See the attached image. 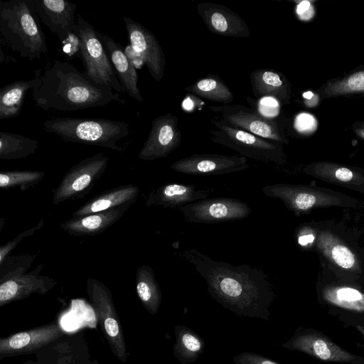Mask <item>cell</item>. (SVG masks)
<instances>
[{
	"label": "cell",
	"mask_w": 364,
	"mask_h": 364,
	"mask_svg": "<svg viewBox=\"0 0 364 364\" xmlns=\"http://www.w3.org/2000/svg\"><path fill=\"white\" fill-rule=\"evenodd\" d=\"M178 255L205 279L210 296L239 316L269 321L277 298L267 275L247 264L215 260L192 248Z\"/></svg>",
	"instance_id": "1"
},
{
	"label": "cell",
	"mask_w": 364,
	"mask_h": 364,
	"mask_svg": "<svg viewBox=\"0 0 364 364\" xmlns=\"http://www.w3.org/2000/svg\"><path fill=\"white\" fill-rule=\"evenodd\" d=\"M32 97L42 109L59 112L103 107L113 101L126 103L111 87L96 83L85 73L60 60L43 73L40 70V81L32 90Z\"/></svg>",
	"instance_id": "2"
},
{
	"label": "cell",
	"mask_w": 364,
	"mask_h": 364,
	"mask_svg": "<svg viewBox=\"0 0 364 364\" xmlns=\"http://www.w3.org/2000/svg\"><path fill=\"white\" fill-rule=\"evenodd\" d=\"M0 32L9 48L26 60L40 59L48 51L33 0L1 1Z\"/></svg>",
	"instance_id": "3"
},
{
	"label": "cell",
	"mask_w": 364,
	"mask_h": 364,
	"mask_svg": "<svg viewBox=\"0 0 364 364\" xmlns=\"http://www.w3.org/2000/svg\"><path fill=\"white\" fill-rule=\"evenodd\" d=\"M46 132L65 141L123 151L119 141L129 134V124L107 119L52 117L43 122Z\"/></svg>",
	"instance_id": "4"
},
{
	"label": "cell",
	"mask_w": 364,
	"mask_h": 364,
	"mask_svg": "<svg viewBox=\"0 0 364 364\" xmlns=\"http://www.w3.org/2000/svg\"><path fill=\"white\" fill-rule=\"evenodd\" d=\"M212 122L215 128L209 132L213 143L227 146L240 156L262 163L276 165L286 163L281 143L233 128L217 117L213 118Z\"/></svg>",
	"instance_id": "5"
},
{
	"label": "cell",
	"mask_w": 364,
	"mask_h": 364,
	"mask_svg": "<svg viewBox=\"0 0 364 364\" xmlns=\"http://www.w3.org/2000/svg\"><path fill=\"white\" fill-rule=\"evenodd\" d=\"M74 32L80 40V55L85 73L96 83L109 86L120 94L124 92L98 31L78 16Z\"/></svg>",
	"instance_id": "6"
},
{
	"label": "cell",
	"mask_w": 364,
	"mask_h": 364,
	"mask_svg": "<svg viewBox=\"0 0 364 364\" xmlns=\"http://www.w3.org/2000/svg\"><path fill=\"white\" fill-rule=\"evenodd\" d=\"M262 190L267 197L281 200L296 215L314 208L346 206L353 203V199L336 191L307 185L275 183L263 186Z\"/></svg>",
	"instance_id": "7"
},
{
	"label": "cell",
	"mask_w": 364,
	"mask_h": 364,
	"mask_svg": "<svg viewBox=\"0 0 364 364\" xmlns=\"http://www.w3.org/2000/svg\"><path fill=\"white\" fill-rule=\"evenodd\" d=\"M86 291L112 353L125 363L127 359V345L111 291L102 282L89 277L86 281Z\"/></svg>",
	"instance_id": "8"
},
{
	"label": "cell",
	"mask_w": 364,
	"mask_h": 364,
	"mask_svg": "<svg viewBox=\"0 0 364 364\" xmlns=\"http://www.w3.org/2000/svg\"><path fill=\"white\" fill-rule=\"evenodd\" d=\"M109 161L105 153L100 152L73 166L53 191V205L77 200L86 196L105 172Z\"/></svg>",
	"instance_id": "9"
},
{
	"label": "cell",
	"mask_w": 364,
	"mask_h": 364,
	"mask_svg": "<svg viewBox=\"0 0 364 364\" xmlns=\"http://www.w3.org/2000/svg\"><path fill=\"white\" fill-rule=\"evenodd\" d=\"M282 346L290 350L304 353L322 361L364 364V358L346 350L327 336L314 329H296Z\"/></svg>",
	"instance_id": "10"
},
{
	"label": "cell",
	"mask_w": 364,
	"mask_h": 364,
	"mask_svg": "<svg viewBox=\"0 0 364 364\" xmlns=\"http://www.w3.org/2000/svg\"><path fill=\"white\" fill-rule=\"evenodd\" d=\"M218 119L233 128L243 130L259 137L279 143H286L280 125L273 118L240 105L210 106Z\"/></svg>",
	"instance_id": "11"
},
{
	"label": "cell",
	"mask_w": 364,
	"mask_h": 364,
	"mask_svg": "<svg viewBox=\"0 0 364 364\" xmlns=\"http://www.w3.org/2000/svg\"><path fill=\"white\" fill-rule=\"evenodd\" d=\"M186 221L213 224L244 219L252 213L244 201L232 198L200 200L178 208Z\"/></svg>",
	"instance_id": "12"
},
{
	"label": "cell",
	"mask_w": 364,
	"mask_h": 364,
	"mask_svg": "<svg viewBox=\"0 0 364 364\" xmlns=\"http://www.w3.org/2000/svg\"><path fill=\"white\" fill-rule=\"evenodd\" d=\"M43 264L26 272L28 267H20L15 270L1 275L0 307L21 299L33 294H46L58 282L46 275H41Z\"/></svg>",
	"instance_id": "13"
},
{
	"label": "cell",
	"mask_w": 364,
	"mask_h": 364,
	"mask_svg": "<svg viewBox=\"0 0 364 364\" xmlns=\"http://www.w3.org/2000/svg\"><path fill=\"white\" fill-rule=\"evenodd\" d=\"M64 335L58 321L0 338V359L28 354L57 341Z\"/></svg>",
	"instance_id": "14"
},
{
	"label": "cell",
	"mask_w": 364,
	"mask_h": 364,
	"mask_svg": "<svg viewBox=\"0 0 364 364\" xmlns=\"http://www.w3.org/2000/svg\"><path fill=\"white\" fill-rule=\"evenodd\" d=\"M178 122V117L171 113L155 118L151 122L148 137L139 153V158L144 161L165 158L178 147L181 132Z\"/></svg>",
	"instance_id": "15"
},
{
	"label": "cell",
	"mask_w": 364,
	"mask_h": 364,
	"mask_svg": "<svg viewBox=\"0 0 364 364\" xmlns=\"http://www.w3.org/2000/svg\"><path fill=\"white\" fill-rule=\"evenodd\" d=\"M250 167L247 158L215 154H193L175 161L171 168L176 172L196 176L227 174Z\"/></svg>",
	"instance_id": "16"
},
{
	"label": "cell",
	"mask_w": 364,
	"mask_h": 364,
	"mask_svg": "<svg viewBox=\"0 0 364 364\" xmlns=\"http://www.w3.org/2000/svg\"><path fill=\"white\" fill-rule=\"evenodd\" d=\"M131 47L146 65L156 81L162 79L165 70V56L155 36L139 22L123 16Z\"/></svg>",
	"instance_id": "17"
},
{
	"label": "cell",
	"mask_w": 364,
	"mask_h": 364,
	"mask_svg": "<svg viewBox=\"0 0 364 364\" xmlns=\"http://www.w3.org/2000/svg\"><path fill=\"white\" fill-rule=\"evenodd\" d=\"M196 10L208 29L226 37L247 38L250 36L246 22L229 8L211 2H199Z\"/></svg>",
	"instance_id": "18"
},
{
	"label": "cell",
	"mask_w": 364,
	"mask_h": 364,
	"mask_svg": "<svg viewBox=\"0 0 364 364\" xmlns=\"http://www.w3.org/2000/svg\"><path fill=\"white\" fill-rule=\"evenodd\" d=\"M36 15L63 42L74 32L77 5L65 0H33Z\"/></svg>",
	"instance_id": "19"
},
{
	"label": "cell",
	"mask_w": 364,
	"mask_h": 364,
	"mask_svg": "<svg viewBox=\"0 0 364 364\" xmlns=\"http://www.w3.org/2000/svg\"><path fill=\"white\" fill-rule=\"evenodd\" d=\"M213 188H198L195 185L168 183L153 190L147 196V207L161 206L165 208H179L187 204L208 198Z\"/></svg>",
	"instance_id": "20"
},
{
	"label": "cell",
	"mask_w": 364,
	"mask_h": 364,
	"mask_svg": "<svg viewBox=\"0 0 364 364\" xmlns=\"http://www.w3.org/2000/svg\"><path fill=\"white\" fill-rule=\"evenodd\" d=\"M131 205L127 204L82 217H73L61 223L60 228L72 236L96 235L117 223Z\"/></svg>",
	"instance_id": "21"
},
{
	"label": "cell",
	"mask_w": 364,
	"mask_h": 364,
	"mask_svg": "<svg viewBox=\"0 0 364 364\" xmlns=\"http://www.w3.org/2000/svg\"><path fill=\"white\" fill-rule=\"evenodd\" d=\"M124 92L139 102L143 97L138 87L136 70L122 46L109 36L98 32Z\"/></svg>",
	"instance_id": "22"
},
{
	"label": "cell",
	"mask_w": 364,
	"mask_h": 364,
	"mask_svg": "<svg viewBox=\"0 0 364 364\" xmlns=\"http://www.w3.org/2000/svg\"><path fill=\"white\" fill-rule=\"evenodd\" d=\"M139 193V188L134 184L122 185L107 190L80 206L73 213V217H82L124 205H132Z\"/></svg>",
	"instance_id": "23"
},
{
	"label": "cell",
	"mask_w": 364,
	"mask_h": 364,
	"mask_svg": "<svg viewBox=\"0 0 364 364\" xmlns=\"http://www.w3.org/2000/svg\"><path fill=\"white\" fill-rule=\"evenodd\" d=\"M250 83L257 98L270 97L285 103L289 96V85L284 76L272 69H257L251 73Z\"/></svg>",
	"instance_id": "24"
},
{
	"label": "cell",
	"mask_w": 364,
	"mask_h": 364,
	"mask_svg": "<svg viewBox=\"0 0 364 364\" xmlns=\"http://www.w3.org/2000/svg\"><path fill=\"white\" fill-rule=\"evenodd\" d=\"M304 172L320 180L364 193V174L353 169L331 164L309 166Z\"/></svg>",
	"instance_id": "25"
},
{
	"label": "cell",
	"mask_w": 364,
	"mask_h": 364,
	"mask_svg": "<svg viewBox=\"0 0 364 364\" xmlns=\"http://www.w3.org/2000/svg\"><path fill=\"white\" fill-rule=\"evenodd\" d=\"M34 78L17 80L0 89V119L18 116L22 109L25 95L28 90L35 88L40 81V70L35 71Z\"/></svg>",
	"instance_id": "26"
},
{
	"label": "cell",
	"mask_w": 364,
	"mask_h": 364,
	"mask_svg": "<svg viewBox=\"0 0 364 364\" xmlns=\"http://www.w3.org/2000/svg\"><path fill=\"white\" fill-rule=\"evenodd\" d=\"M176 341L173 353L181 364H192L203 353L204 340L193 330L183 325L174 327Z\"/></svg>",
	"instance_id": "27"
},
{
	"label": "cell",
	"mask_w": 364,
	"mask_h": 364,
	"mask_svg": "<svg viewBox=\"0 0 364 364\" xmlns=\"http://www.w3.org/2000/svg\"><path fill=\"white\" fill-rule=\"evenodd\" d=\"M136 292L148 312L156 314L161 303V291L153 269L148 264L141 265L136 270Z\"/></svg>",
	"instance_id": "28"
},
{
	"label": "cell",
	"mask_w": 364,
	"mask_h": 364,
	"mask_svg": "<svg viewBox=\"0 0 364 364\" xmlns=\"http://www.w3.org/2000/svg\"><path fill=\"white\" fill-rule=\"evenodd\" d=\"M320 251L334 264L346 270H358L359 263L355 253L331 233L322 232L318 237Z\"/></svg>",
	"instance_id": "29"
},
{
	"label": "cell",
	"mask_w": 364,
	"mask_h": 364,
	"mask_svg": "<svg viewBox=\"0 0 364 364\" xmlns=\"http://www.w3.org/2000/svg\"><path fill=\"white\" fill-rule=\"evenodd\" d=\"M188 92L214 102L230 105L234 96L228 85L215 75H208L185 88Z\"/></svg>",
	"instance_id": "30"
},
{
	"label": "cell",
	"mask_w": 364,
	"mask_h": 364,
	"mask_svg": "<svg viewBox=\"0 0 364 364\" xmlns=\"http://www.w3.org/2000/svg\"><path fill=\"white\" fill-rule=\"evenodd\" d=\"M38 149L37 140L24 136L0 132V159L12 160L26 158Z\"/></svg>",
	"instance_id": "31"
},
{
	"label": "cell",
	"mask_w": 364,
	"mask_h": 364,
	"mask_svg": "<svg viewBox=\"0 0 364 364\" xmlns=\"http://www.w3.org/2000/svg\"><path fill=\"white\" fill-rule=\"evenodd\" d=\"M44 171H10L0 172V187L9 189L19 187L24 191L36 186L45 176Z\"/></svg>",
	"instance_id": "32"
},
{
	"label": "cell",
	"mask_w": 364,
	"mask_h": 364,
	"mask_svg": "<svg viewBox=\"0 0 364 364\" xmlns=\"http://www.w3.org/2000/svg\"><path fill=\"white\" fill-rule=\"evenodd\" d=\"M357 92H364V71L354 73L344 80L329 85L326 90V92L331 95Z\"/></svg>",
	"instance_id": "33"
},
{
	"label": "cell",
	"mask_w": 364,
	"mask_h": 364,
	"mask_svg": "<svg viewBox=\"0 0 364 364\" xmlns=\"http://www.w3.org/2000/svg\"><path fill=\"white\" fill-rule=\"evenodd\" d=\"M44 225L43 220H41L38 224L24 232L20 233L14 239L0 247V264L3 263L9 254L16 248L17 245L25 237L33 235Z\"/></svg>",
	"instance_id": "34"
},
{
	"label": "cell",
	"mask_w": 364,
	"mask_h": 364,
	"mask_svg": "<svg viewBox=\"0 0 364 364\" xmlns=\"http://www.w3.org/2000/svg\"><path fill=\"white\" fill-rule=\"evenodd\" d=\"M333 299L336 300L338 304H351L353 301H358L364 299V296L358 290L343 287L333 290L331 291Z\"/></svg>",
	"instance_id": "35"
},
{
	"label": "cell",
	"mask_w": 364,
	"mask_h": 364,
	"mask_svg": "<svg viewBox=\"0 0 364 364\" xmlns=\"http://www.w3.org/2000/svg\"><path fill=\"white\" fill-rule=\"evenodd\" d=\"M234 364H280L269 358L252 352H242L233 358Z\"/></svg>",
	"instance_id": "36"
},
{
	"label": "cell",
	"mask_w": 364,
	"mask_h": 364,
	"mask_svg": "<svg viewBox=\"0 0 364 364\" xmlns=\"http://www.w3.org/2000/svg\"><path fill=\"white\" fill-rule=\"evenodd\" d=\"M317 127L314 117L308 113L299 114L295 119V128L299 132L307 133L314 132Z\"/></svg>",
	"instance_id": "37"
},
{
	"label": "cell",
	"mask_w": 364,
	"mask_h": 364,
	"mask_svg": "<svg viewBox=\"0 0 364 364\" xmlns=\"http://www.w3.org/2000/svg\"><path fill=\"white\" fill-rule=\"evenodd\" d=\"M61 43L63 51L68 56H73L77 53H80L81 43L80 38L75 32L69 35Z\"/></svg>",
	"instance_id": "38"
},
{
	"label": "cell",
	"mask_w": 364,
	"mask_h": 364,
	"mask_svg": "<svg viewBox=\"0 0 364 364\" xmlns=\"http://www.w3.org/2000/svg\"><path fill=\"white\" fill-rule=\"evenodd\" d=\"M296 13L301 19L307 20L313 16L314 9L309 1H303L298 4Z\"/></svg>",
	"instance_id": "39"
}]
</instances>
